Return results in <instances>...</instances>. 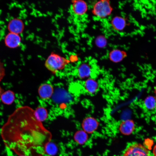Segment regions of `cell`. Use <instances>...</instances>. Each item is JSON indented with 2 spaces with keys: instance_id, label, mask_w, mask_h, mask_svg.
Returning <instances> with one entry per match:
<instances>
[{
  "instance_id": "cell-1",
  "label": "cell",
  "mask_w": 156,
  "mask_h": 156,
  "mask_svg": "<svg viewBox=\"0 0 156 156\" xmlns=\"http://www.w3.org/2000/svg\"><path fill=\"white\" fill-rule=\"evenodd\" d=\"M1 134L6 147L18 156H42L52 138L36 118L34 110L27 106L18 107L9 116Z\"/></svg>"
},
{
  "instance_id": "cell-2",
  "label": "cell",
  "mask_w": 156,
  "mask_h": 156,
  "mask_svg": "<svg viewBox=\"0 0 156 156\" xmlns=\"http://www.w3.org/2000/svg\"><path fill=\"white\" fill-rule=\"evenodd\" d=\"M69 62L66 58L57 54L52 53L48 57L45 62V65L50 71L55 73L63 69Z\"/></svg>"
},
{
  "instance_id": "cell-3",
  "label": "cell",
  "mask_w": 156,
  "mask_h": 156,
  "mask_svg": "<svg viewBox=\"0 0 156 156\" xmlns=\"http://www.w3.org/2000/svg\"><path fill=\"white\" fill-rule=\"evenodd\" d=\"M123 156H150L148 150L141 144L135 143L129 146L124 151Z\"/></svg>"
},
{
  "instance_id": "cell-4",
  "label": "cell",
  "mask_w": 156,
  "mask_h": 156,
  "mask_svg": "<svg viewBox=\"0 0 156 156\" xmlns=\"http://www.w3.org/2000/svg\"><path fill=\"white\" fill-rule=\"evenodd\" d=\"M112 11L109 2L107 0H101L96 2L94 5L93 12L96 16L104 18L109 16Z\"/></svg>"
},
{
  "instance_id": "cell-5",
  "label": "cell",
  "mask_w": 156,
  "mask_h": 156,
  "mask_svg": "<svg viewBox=\"0 0 156 156\" xmlns=\"http://www.w3.org/2000/svg\"><path fill=\"white\" fill-rule=\"evenodd\" d=\"M99 125V122L95 118L88 116L85 118L82 122L83 130L86 133H91L95 131Z\"/></svg>"
},
{
  "instance_id": "cell-6",
  "label": "cell",
  "mask_w": 156,
  "mask_h": 156,
  "mask_svg": "<svg viewBox=\"0 0 156 156\" xmlns=\"http://www.w3.org/2000/svg\"><path fill=\"white\" fill-rule=\"evenodd\" d=\"M21 38L18 34L10 32L5 36L4 42L5 45L11 48H16L19 46Z\"/></svg>"
},
{
  "instance_id": "cell-7",
  "label": "cell",
  "mask_w": 156,
  "mask_h": 156,
  "mask_svg": "<svg viewBox=\"0 0 156 156\" xmlns=\"http://www.w3.org/2000/svg\"><path fill=\"white\" fill-rule=\"evenodd\" d=\"M24 28V25L22 21L18 18H14L9 22L8 29L10 32L17 34L21 33Z\"/></svg>"
},
{
  "instance_id": "cell-8",
  "label": "cell",
  "mask_w": 156,
  "mask_h": 156,
  "mask_svg": "<svg viewBox=\"0 0 156 156\" xmlns=\"http://www.w3.org/2000/svg\"><path fill=\"white\" fill-rule=\"evenodd\" d=\"M135 128V125L133 121L128 119L122 121L119 126L120 132L125 135H129L132 133Z\"/></svg>"
},
{
  "instance_id": "cell-9",
  "label": "cell",
  "mask_w": 156,
  "mask_h": 156,
  "mask_svg": "<svg viewBox=\"0 0 156 156\" xmlns=\"http://www.w3.org/2000/svg\"><path fill=\"white\" fill-rule=\"evenodd\" d=\"M54 92L53 86L50 84L43 83L39 87L38 93L40 97L44 99H48L51 97Z\"/></svg>"
},
{
  "instance_id": "cell-10",
  "label": "cell",
  "mask_w": 156,
  "mask_h": 156,
  "mask_svg": "<svg viewBox=\"0 0 156 156\" xmlns=\"http://www.w3.org/2000/svg\"><path fill=\"white\" fill-rule=\"evenodd\" d=\"M72 8L75 14L81 16L84 14L87 11V5L86 3L83 1H75L73 3Z\"/></svg>"
},
{
  "instance_id": "cell-11",
  "label": "cell",
  "mask_w": 156,
  "mask_h": 156,
  "mask_svg": "<svg viewBox=\"0 0 156 156\" xmlns=\"http://www.w3.org/2000/svg\"><path fill=\"white\" fill-rule=\"evenodd\" d=\"M84 87L87 92L90 94H93L97 91L99 85L97 81L94 79L88 78L85 81Z\"/></svg>"
},
{
  "instance_id": "cell-12",
  "label": "cell",
  "mask_w": 156,
  "mask_h": 156,
  "mask_svg": "<svg viewBox=\"0 0 156 156\" xmlns=\"http://www.w3.org/2000/svg\"><path fill=\"white\" fill-rule=\"evenodd\" d=\"M91 68L90 66L86 63L80 64L77 68V75L80 79L88 78L91 73Z\"/></svg>"
},
{
  "instance_id": "cell-13",
  "label": "cell",
  "mask_w": 156,
  "mask_h": 156,
  "mask_svg": "<svg viewBox=\"0 0 156 156\" xmlns=\"http://www.w3.org/2000/svg\"><path fill=\"white\" fill-rule=\"evenodd\" d=\"M127 56V54L125 52L118 49L113 50L109 55L110 60L115 63L121 62Z\"/></svg>"
},
{
  "instance_id": "cell-14",
  "label": "cell",
  "mask_w": 156,
  "mask_h": 156,
  "mask_svg": "<svg viewBox=\"0 0 156 156\" xmlns=\"http://www.w3.org/2000/svg\"><path fill=\"white\" fill-rule=\"evenodd\" d=\"M111 23L114 29L118 31H121L126 26L127 21L124 18L116 16L112 19Z\"/></svg>"
},
{
  "instance_id": "cell-15",
  "label": "cell",
  "mask_w": 156,
  "mask_h": 156,
  "mask_svg": "<svg viewBox=\"0 0 156 156\" xmlns=\"http://www.w3.org/2000/svg\"><path fill=\"white\" fill-rule=\"evenodd\" d=\"M15 99V94L12 90H8L4 92L1 94L0 99L4 104L7 105L11 104Z\"/></svg>"
},
{
  "instance_id": "cell-16",
  "label": "cell",
  "mask_w": 156,
  "mask_h": 156,
  "mask_svg": "<svg viewBox=\"0 0 156 156\" xmlns=\"http://www.w3.org/2000/svg\"><path fill=\"white\" fill-rule=\"evenodd\" d=\"M34 114L36 119L38 121L42 122L47 118L48 112L45 108L39 107L34 110Z\"/></svg>"
},
{
  "instance_id": "cell-17",
  "label": "cell",
  "mask_w": 156,
  "mask_h": 156,
  "mask_svg": "<svg viewBox=\"0 0 156 156\" xmlns=\"http://www.w3.org/2000/svg\"><path fill=\"white\" fill-rule=\"evenodd\" d=\"M143 104L145 108L149 110L156 109V97L152 95L147 96L144 100Z\"/></svg>"
},
{
  "instance_id": "cell-18",
  "label": "cell",
  "mask_w": 156,
  "mask_h": 156,
  "mask_svg": "<svg viewBox=\"0 0 156 156\" xmlns=\"http://www.w3.org/2000/svg\"><path fill=\"white\" fill-rule=\"evenodd\" d=\"M74 138L76 142L81 144L86 142L88 139V136L87 133L83 130H80L75 133Z\"/></svg>"
},
{
  "instance_id": "cell-19",
  "label": "cell",
  "mask_w": 156,
  "mask_h": 156,
  "mask_svg": "<svg viewBox=\"0 0 156 156\" xmlns=\"http://www.w3.org/2000/svg\"><path fill=\"white\" fill-rule=\"evenodd\" d=\"M57 151V148L56 145L50 142L46 146L45 153L50 155H54L56 153Z\"/></svg>"
},
{
  "instance_id": "cell-20",
  "label": "cell",
  "mask_w": 156,
  "mask_h": 156,
  "mask_svg": "<svg viewBox=\"0 0 156 156\" xmlns=\"http://www.w3.org/2000/svg\"><path fill=\"white\" fill-rule=\"evenodd\" d=\"M96 42L98 46L100 47H103L106 45V41L103 37L100 36L96 38Z\"/></svg>"
},
{
  "instance_id": "cell-21",
  "label": "cell",
  "mask_w": 156,
  "mask_h": 156,
  "mask_svg": "<svg viewBox=\"0 0 156 156\" xmlns=\"http://www.w3.org/2000/svg\"><path fill=\"white\" fill-rule=\"evenodd\" d=\"M5 75V71L3 64L0 60V82L3 79Z\"/></svg>"
},
{
  "instance_id": "cell-22",
  "label": "cell",
  "mask_w": 156,
  "mask_h": 156,
  "mask_svg": "<svg viewBox=\"0 0 156 156\" xmlns=\"http://www.w3.org/2000/svg\"><path fill=\"white\" fill-rule=\"evenodd\" d=\"M153 153L155 156H156V144L154 146L153 150Z\"/></svg>"
},
{
  "instance_id": "cell-23",
  "label": "cell",
  "mask_w": 156,
  "mask_h": 156,
  "mask_svg": "<svg viewBox=\"0 0 156 156\" xmlns=\"http://www.w3.org/2000/svg\"><path fill=\"white\" fill-rule=\"evenodd\" d=\"M4 90L0 86V99L1 96L2 94L4 92Z\"/></svg>"
},
{
  "instance_id": "cell-24",
  "label": "cell",
  "mask_w": 156,
  "mask_h": 156,
  "mask_svg": "<svg viewBox=\"0 0 156 156\" xmlns=\"http://www.w3.org/2000/svg\"><path fill=\"white\" fill-rule=\"evenodd\" d=\"M154 92L155 94V95H156V86L154 87Z\"/></svg>"
},
{
  "instance_id": "cell-25",
  "label": "cell",
  "mask_w": 156,
  "mask_h": 156,
  "mask_svg": "<svg viewBox=\"0 0 156 156\" xmlns=\"http://www.w3.org/2000/svg\"><path fill=\"white\" fill-rule=\"evenodd\" d=\"M18 156H22V155H19Z\"/></svg>"
}]
</instances>
